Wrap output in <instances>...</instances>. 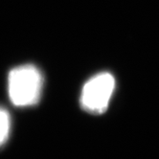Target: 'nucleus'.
Instances as JSON below:
<instances>
[{"mask_svg": "<svg viewBox=\"0 0 159 159\" xmlns=\"http://www.w3.org/2000/svg\"><path fill=\"white\" fill-rule=\"evenodd\" d=\"M43 76L33 64L12 69L8 76V91L11 102L19 107L36 105L40 99Z\"/></svg>", "mask_w": 159, "mask_h": 159, "instance_id": "1", "label": "nucleus"}, {"mask_svg": "<svg viewBox=\"0 0 159 159\" xmlns=\"http://www.w3.org/2000/svg\"><path fill=\"white\" fill-rule=\"evenodd\" d=\"M115 88V79L110 73L95 75L85 83L81 95L82 107L91 113L100 114L107 110Z\"/></svg>", "mask_w": 159, "mask_h": 159, "instance_id": "2", "label": "nucleus"}, {"mask_svg": "<svg viewBox=\"0 0 159 159\" xmlns=\"http://www.w3.org/2000/svg\"><path fill=\"white\" fill-rule=\"evenodd\" d=\"M11 129V117L9 112L0 107V147H1L9 138Z\"/></svg>", "mask_w": 159, "mask_h": 159, "instance_id": "3", "label": "nucleus"}]
</instances>
